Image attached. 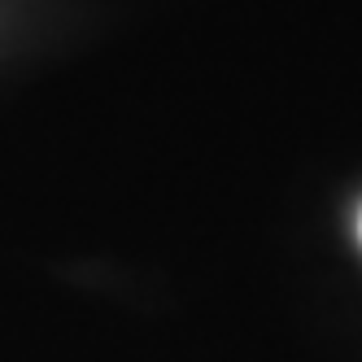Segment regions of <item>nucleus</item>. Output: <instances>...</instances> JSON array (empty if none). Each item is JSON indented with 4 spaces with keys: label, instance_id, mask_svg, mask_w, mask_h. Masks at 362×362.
<instances>
[{
    "label": "nucleus",
    "instance_id": "nucleus-1",
    "mask_svg": "<svg viewBox=\"0 0 362 362\" xmlns=\"http://www.w3.org/2000/svg\"><path fill=\"white\" fill-rule=\"evenodd\" d=\"M358 236H362V214H358Z\"/></svg>",
    "mask_w": 362,
    "mask_h": 362
}]
</instances>
